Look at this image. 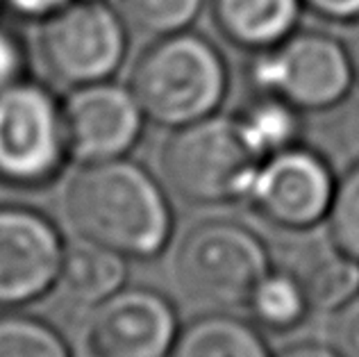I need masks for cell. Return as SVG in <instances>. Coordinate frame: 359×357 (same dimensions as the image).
<instances>
[{
	"label": "cell",
	"instance_id": "6da1fadb",
	"mask_svg": "<svg viewBox=\"0 0 359 357\" xmlns=\"http://www.w3.org/2000/svg\"><path fill=\"white\" fill-rule=\"evenodd\" d=\"M62 219L75 239L150 262L175 234V210L159 175L130 157L80 164L62 191Z\"/></svg>",
	"mask_w": 359,
	"mask_h": 357
},
{
	"label": "cell",
	"instance_id": "7a4b0ae2",
	"mask_svg": "<svg viewBox=\"0 0 359 357\" xmlns=\"http://www.w3.org/2000/svg\"><path fill=\"white\" fill-rule=\"evenodd\" d=\"M230 84V64L221 48L194 30L153 39L128 78L146 119L166 130L219 114Z\"/></svg>",
	"mask_w": 359,
	"mask_h": 357
},
{
	"label": "cell",
	"instance_id": "3957f363",
	"mask_svg": "<svg viewBox=\"0 0 359 357\" xmlns=\"http://www.w3.org/2000/svg\"><path fill=\"white\" fill-rule=\"evenodd\" d=\"M273 267V250L259 232L237 219L191 223L173 243L171 283L198 314L245 309L255 285Z\"/></svg>",
	"mask_w": 359,
	"mask_h": 357
},
{
	"label": "cell",
	"instance_id": "277c9868",
	"mask_svg": "<svg viewBox=\"0 0 359 357\" xmlns=\"http://www.w3.org/2000/svg\"><path fill=\"white\" fill-rule=\"evenodd\" d=\"M259 164L237 116L221 112L171 130L157 153V175L168 194L196 208L243 203Z\"/></svg>",
	"mask_w": 359,
	"mask_h": 357
},
{
	"label": "cell",
	"instance_id": "5b68a950",
	"mask_svg": "<svg viewBox=\"0 0 359 357\" xmlns=\"http://www.w3.org/2000/svg\"><path fill=\"white\" fill-rule=\"evenodd\" d=\"M32 62L66 89L114 80L130 53V27L116 5L71 0L36 23Z\"/></svg>",
	"mask_w": 359,
	"mask_h": 357
},
{
	"label": "cell",
	"instance_id": "8992f818",
	"mask_svg": "<svg viewBox=\"0 0 359 357\" xmlns=\"http://www.w3.org/2000/svg\"><path fill=\"white\" fill-rule=\"evenodd\" d=\"M71 162L62 96L50 84L25 78L0 91V184L48 189Z\"/></svg>",
	"mask_w": 359,
	"mask_h": 357
},
{
	"label": "cell",
	"instance_id": "52a82bcc",
	"mask_svg": "<svg viewBox=\"0 0 359 357\" xmlns=\"http://www.w3.org/2000/svg\"><path fill=\"white\" fill-rule=\"evenodd\" d=\"M248 80L255 91L273 93L305 114H323L337 107L357 84L344 39L305 27L255 53Z\"/></svg>",
	"mask_w": 359,
	"mask_h": 357
},
{
	"label": "cell",
	"instance_id": "ba28073f",
	"mask_svg": "<svg viewBox=\"0 0 359 357\" xmlns=\"http://www.w3.org/2000/svg\"><path fill=\"white\" fill-rule=\"evenodd\" d=\"M339 173L318 148L307 144L262 159L243 203L282 232L325 225Z\"/></svg>",
	"mask_w": 359,
	"mask_h": 357
},
{
	"label": "cell",
	"instance_id": "9c48e42d",
	"mask_svg": "<svg viewBox=\"0 0 359 357\" xmlns=\"http://www.w3.org/2000/svg\"><path fill=\"white\" fill-rule=\"evenodd\" d=\"M69 239L39 208L0 203V312L55 294Z\"/></svg>",
	"mask_w": 359,
	"mask_h": 357
},
{
	"label": "cell",
	"instance_id": "30bf717a",
	"mask_svg": "<svg viewBox=\"0 0 359 357\" xmlns=\"http://www.w3.org/2000/svg\"><path fill=\"white\" fill-rule=\"evenodd\" d=\"M182 330L175 300L153 287H123L84 314L87 357H171Z\"/></svg>",
	"mask_w": 359,
	"mask_h": 357
},
{
	"label": "cell",
	"instance_id": "8fae6325",
	"mask_svg": "<svg viewBox=\"0 0 359 357\" xmlns=\"http://www.w3.org/2000/svg\"><path fill=\"white\" fill-rule=\"evenodd\" d=\"M62 107L71 159L78 164L130 157L148 123L132 89L116 80L69 89Z\"/></svg>",
	"mask_w": 359,
	"mask_h": 357
},
{
	"label": "cell",
	"instance_id": "7c38bea8",
	"mask_svg": "<svg viewBox=\"0 0 359 357\" xmlns=\"http://www.w3.org/2000/svg\"><path fill=\"white\" fill-rule=\"evenodd\" d=\"M273 250V264L305 291L311 314L327 316L359 291V262L330 237L325 225L302 232H285Z\"/></svg>",
	"mask_w": 359,
	"mask_h": 357
},
{
	"label": "cell",
	"instance_id": "4fadbf2b",
	"mask_svg": "<svg viewBox=\"0 0 359 357\" xmlns=\"http://www.w3.org/2000/svg\"><path fill=\"white\" fill-rule=\"evenodd\" d=\"M207 7L223 41L250 55L287 39L305 14L302 0H207Z\"/></svg>",
	"mask_w": 359,
	"mask_h": 357
},
{
	"label": "cell",
	"instance_id": "5bb4252c",
	"mask_svg": "<svg viewBox=\"0 0 359 357\" xmlns=\"http://www.w3.org/2000/svg\"><path fill=\"white\" fill-rule=\"evenodd\" d=\"M128 257L98 243L73 237V241L66 243L55 294H60L69 307L87 314L128 287Z\"/></svg>",
	"mask_w": 359,
	"mask_h": 357
},
{
	"label": "cell",
	"instance_id": "9a60e30c",
	"mask_svg": "<svg viewBox=\"0 0 359 357\" xmlns=\"http://www.w3.org/2000/svg\"><path fill=\"white\" fill-rule=\"evenodd\" d=\"M171 357H276V353L250 318L207 312L182 325Z\"/></svg>",
	"mask_w": 359,
	"mask_h": 357
},
{
	"label": "cell",
	"instance_id": "2e32d148",
	"mask_svg": "<svg viewBox=\"0 0 359 357\" xmlns=\"http://www.w3.org/2000/svg\"><path fill=\"white\" fill-rule=\"evenodd\" d=\"M245 142L262 159L305 144V112L273 93H259L234 112Z\"/></svg>",
	"mask_w": 359,
	"mask_h": 357
},
{
	"label": "cell",
	"instance_id": "e0dca14e",
	"mask_svg": "<svg viewBox=\"0 0 359 357\" xmlns=\"http://www.w3.org/2000/svg\"><path fill=\"white\" fill-rule=\"evenodd\" d=\"M245 309L250 321L269 332H291L311 316L305 291L294 276L276 264L255 285Z\"/></svg>",
	"mask_w": 359,
	"mask_h": 357
},
{
	"label": "cell",
	"instance_id": "ac0fdd59",
	"mask_svg": "<svg viewBox=\"0 0 359 357\" xmlns=\"http://www.w3.org/2000/svg\"><path fill=\"white\" fill-rule=\"evenodd\" d=\"M0 357H75V353L60 328L48 318L23 309H3Z\"/></svg>",
	"mask_w": 359,
	"mask_h": 357
},
{
	"label": "cell",
	"instance_id": "d6986e66",
	"mask_svg": "<svg viewBox=\"0 0 359 357\" xmlns=\"http://www.w3.org/2000/svg\"><path fill=\"white\" fill-rule=\"evenodd\" d=\"M114 5L130 32L159 39L191 30L207 0H116Z\"/></svg>",
	"mask_w": 359,
	"mask_h": 357
},
{
	"label": "cell",
	"instance_id": "ffe728a7",
	"mask_svg": "<svg viewBox=\"0 0 359 357\" xmlns=\"http://www.w3.org/2000/svg\"><path fill=\"white\" fill-rule=\"evenodd\" d=\"M325 230L359 262V162L346 166L337 177Z\"/></svg>",
	"mask_w": 359,
	"mask_h": 357
},
{
	"label": "cell",
	"instance_id": "44dd1931",
	"mask_svg": "<svg viewBox=\"0 0 359 357\" xmlns=\"http://www.w3.org/2000/svg\"><path fill=\"white\" fill-rule=\"evenodd\" d=\"M320 123V146L330 162L334 159L344 168L359 162V93H351L337 107L323 112ZM341 168V171H344Z\"/></svg>",
	"mask_w": 359,
	"mask_h": 357
},
{
	"label": "cell",
	"instance_id": "7402d4cb",
	"mask_svg": "<svg viewBox=\"0 0 359 357\" xmlns=\"http://www.w3.org/2000/svg\"><path fill=\"white\" fill-rule=\"evenodd\" d=\"M323 342L341 357H359V291L325 316Z\"/></svg>",
	"mask_w": 359,
	"mask_h": 357
},
{
	"label": "cell",
	"instance_id": "603a6c76",
	"mask_svg": "<svg viewBox=\"0 0 359 357\" xmlns=\"http://www.w3.org/2000/svg\"><path fill=\"white\" fill-rule=\"evenodd\" d=\"M32 50L14 30L0 25V91L30 78Z\"/></svg>",
	"mask_w": 359,
	"mask_h": 357
},
{
	"label": "cell",
	"instance_id": "cb8c5ba5",
	"mask_svg": "<svg viewBox=\"0 0 359 357\" xmlns=\"http://www.w3.org/2000/svg\"><path fill=\"white\" fill-rule=\"evenodd\" d=\"M305 12H311L320 21L334 25H351L359 21V0H302Z\"/></svg>",
	"mask_w": 359,
	"mask_h": 357
},
{
	"label": "cell",
	"instance_id": "d4e9b609",
	"mask_svg": "<svg viewBox=\"0 0 359 357\" xmlns=\"http://www.w3.org/2000/svg\"><path fill=\"white\" fill-rule=\"evenodd\" d=\"M0 3H3V12H9L27 23H39L60 12L71 0H0Z\"/></svg>",
	"mask_w": 359,
	"mask_h": 357
},
{
	"label": "cell",
	"instance_id": "484cf974",
	"mask_svg": "<svg viewBox=\"0 0 359 357\" xmlns=\"http://www.w3.org/2000/svg\"><path fill=\"white\" fill-rule=\"evenodd\" d=\"M276 357H341V355L330 349L325 342H300L282 349L280 353H276Z\"/></svg>",
	"mask_w": 359,
	"mask_h": 357
},
{
	"label": "cell",
	"instance_id": "4316f807",
	"mask_svg": "<svg viewBox=\"0 0 359 357\" xmlns=\"http://www.w3.org/2000/svg\"><path fill=\"white\" fill-rule=\"evenodd\" d=\"M346 27H348V32L344 36V43H346V50H348V58H351L355 82L359 84V21L346 25Z\"/></svg>",
	"mask_w": 359,
	"mask_h": 357
},
{
	"label": "cell",
	"instance_id": "83f0119b",
	"mask_svg": "<svg viewBox=\"0 0 359 357\" xmlns=\"http://www.w3.org/2000/svg\"><path fill=\"white\" fill-rule=\"evenodd\" d=\"M91 3H109V5H114L116 0H91Z\"/></svg>",
	"mask_w": 359,
	"mask_h": 357
},
{
	"label": "cell",
	"instance_id": "f1b7e54d",
	"mask_svg": "<svg viewBox=\"0 0 359 357\" xmlns=\"http://www.w3.org/2000/svg\"><path fill=\"white\" fill-rule=\"evenodd\" d=\"M0 12H3V3H0Z\"/></svg>",
	"mask_w": 359,
	"mask_h": 357
}]
</instances>
